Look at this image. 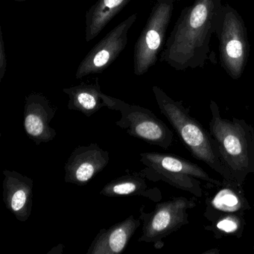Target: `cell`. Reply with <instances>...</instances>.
Wrapping results in <instances>:
<instances>
[{
  "label": "cell",
  "mask_w": 254,
  "mask_h": 254,
  "mask_svg": "<svg viewBox=\"0 0 254 254\" xmlns=\"http://www.w3.org/2000/svg\"><path fill=\"white\" fill-rule=\"evenodd\" d=\"M221 0H194L181 11L161 54V61L178 71L203 68L210 55L222 7ZM215 63V62H214Z\"/></svg>",
  "instance_id": "obj_1"
},
{
  "label": "cell",
  "mask_w": 254,
  "mask_h": 254,
  "mask_svg": "<svg viewBox=\"0 0 254 254\" xmlns=\"http://www.w3.org/2000/svg\"><path fill=\"white\" fill-rule=\"evenodd\" d=\"M209 131L214 149L231 178L243 185L254 174V127L245 120L224 119L215 101L209 105Z\"/></svg>",
  "instance_id": "obj_2"
},
{
  "label": "cell",
  "mask_w": 254,
  "mask_h": 254,
  "mask_svg": "<svg viewBox=\"0 0 254 254\" xmlns=\"http://www.w3.org/2000/svg\"><path fill=\"white\" fill-rule=\"evenodd\" d=\"M152 90L160 112L191 156L207 165L223 179L233 180L217 155L209 131L190 115V110L184 107L182 101L174 100L157 86H154Z\"/></svg>",
  "instance_id": "obj_3"
},
{
  "label": "cell",
  "mask_w": 254,
  "mask_h": 254,
  "mask_svg": "<svg viewBox=\"0 0 254 254\" xmlns=\"http://www.w3.org/2000/svg\"><path fill=\"white\" fill-rule=\"evenodd\" d=\"M140 162L145 169L140 172L145 178L163 181L178 190L191 193L197 197L203 196L200 181L212 187H219L222 181L212 178L195 163L172 154L160 152L140 153Z\"/></svg>",
  "instance_id": "obj_4"
},
{
  "label": "cell",
  "mask_w": 254,
  "mask_h": 254,
  "mask_svg": "<svg viewBox=\"0 0 254 254\" xmlns=\"http://www.w3.org/2000/svg\"><path fill=\"white\" fill-rule=\"evenodd\" d=\"M215 34L219 41L221 66L232 79H239L248 64L251 48L243 18L227 4L221 7Z\"/></svg>",
  "instance_id": "obj_5"
},
{
  "label": "cell",
  "mask_w": 254,
  "mask_h": 254,
  "mask_svg": "<svg viewBox=\"0 0 254 254\" xmlns=\"http://www.w3.org/2000/svg\"><path fill=\"white\" fill-rule=\"evenodd\" d=\"M195 206L194 199L178 197L157 203L151 212L141 206L139 218L143 225L139 242L154 244L157 249L163 248V239L190 223L188 211Z\"/></svg>",
  "instance_id": "obj_6"
},
{
  "label": "cell",
  "mask_w": 254,
  "mask_h": 254,
  "mask_svg": "<svg viewBox=\"0 0 254 254\" xmlns=\"http://www.w3.org/2000/svg\"><path fill=\"white\" fill-rule=\"evenodd\" d=\"M173 9L174 4L157 2L153 7L146 24L135 44V75H144L157 63L158 55L164 46Z\"/></svg>",
  "instance_id": "obj_7"
},
{
  "label": "cell",
  "mask_w": 254,
  "mask_h": 254,
  "mask_svg": "<svg viewBox=\"0 0 254 254\" xmlns=\"http://www.w3.org/2000/svg\"><path fill=\"white\" fill-rule=\"evenodd\" d=\"M118 111L121 119L116 125L130 136L167 150L174 139L172 130L154 113L139 105H129L119 99Z\"/></svg>",
  "instance_id": "obj_8"
},
{
  "label": "cell",
  "mask_w": 254,
  "mask_h": 254,
  "mask_svg": "<svg viewBox=\"0 0 254 254\" xmlns=\"http://www.w3.org/2000/svg\"><path fill=\"white\" fill-rule=\"evenodd\" d=\"M136 20L137 14H131L107 34L81 61L75 78L81 79L87 75L102 73L108 69L126 49L129 31Z\"/></svg>",
  "instance_id": "obj_9"
},
{
  "label": "cell",
  "mask_w": 254,
  "mask_h": 254,
  "mask_svg": "<svg viewBox=\"0 0 254 254\" xmlns=\"http://www.w3.org/2000/svg\"><path fill=\"white\" fill-rule=\"evenodd\" d=\"M109 153L96 143L77 147L65 163V182L87 185L109 163Z\"/></svg>",
  "instance_id": "obj_10"
},
{
  "label": "cell",
  "mask_w": 254,
  "mask_h": 254,
  "mask_svg": "<svg viewBox=\"0 0 254 254\" xmlns=\"http://www.w3.org/2000/svg\"><path fill=\"white\" fill-rule=\"evenodd\" d=\"M55 115L56 109L44 95L32 93L26 96L23 127L28 137L38 145L53 140L57 133L50 124Z\"/></svg>",
  "instance_id": "obj_11"
},
{
  "label": "cell",
  "mask_w": 254,
  "mask_h": 254,
  "mask_svg": "<svg viewBox=\"0 0 254 254\" xmlns=\"http://www.w3.org/2000/svg\"><path fill=\"white\" fill-rule=\"evenodd\" d=\"M251 209L245 196L243 185L235 180L223 179L222 184L212 195L206 198L203 216L213 221L222 215L232 213L245 214Z\"/></svg>",
  "instance_id": "obj_12"
},
{
  "label": "cell",
  "mask_w": 254,
  "mask_h": 254,
  "mask_svg": "<svg viewBox=\"0 0 254 254\" xmlns=\"http://www.w3.org/2000/svg\"><path fill=\"white\" fill-rule=\"evenodd\" d=\"M3 202L21 222L29 219L33 204V181L16 171H3Z\"/></svg>",
  "instance_id": "obj_13"
},
{
  "label": "cell",
  "mask_w": 254,
  "mask_h": 254,
  "mask_svg": "<svg viewBox=\"0 0 254 254\" xmlns=\"http://www.w3.org/2000/svg\"><path fill=\"white\" fill-rule=\"evenodd\" d=\"M63 92L69 96L68 108L79 111L90 117L101 108H108L118 111L119 99L102 93L99 80L94 83H84L64 88Z\"/></svg>",
  "instance_id": "obj_14"
},
{
  "label": "cell",
  "mask_w": 254,
  "mask_h": 254,
  "mask_svg": "<svg viewBox=\"0 0 254 254\" xmlns=\"http://www.w3.org/2000/svg\"><path fill=\"white\" fill-rule=\"evenodd\" d=\"M140 220L130 215L110 228L101 229L89 247L87 254H121L140 226Z\"/></svg>",
  "instance_id": "obj_15"
},
{
  "label": "cell",
  "mask_w": 254,
  "mask_h": 254,
  "mask_svg": "<svg viewBox=\"0 0 254 254\" xmlns=\"http://www.w3.org/2000/svg\"><path fill=\"white\" fill-rule=\"evenodd\" d=\"M100 194L110 197L141 196L154 202L162 199L160 190L149 188L140 173L124 175L113 180L102 188Z\"/></svg>",
  "instance_id": "obj_16"
},
{
  "label": "cell",
  "mask_w": 254,
  "mask_h": 254,
  "mask_svg": "<svg viewBox=\"0 0 254 254\" xmlns=\"http://www.w3.org/2000/svg\"><path fill=\"white\" fill-rule=\"evenodd\" d=\"M130 0H98L86 13L85 38L93 41Z\"/></svg>",
  "instance_id": "obj_17"
},
{
  "label": "cell",
  "mask_w": 254,
  "mask_h": 254,
  "mask_svg": "<svg viewBox=\"0 0 254 254\" xmlns=\"http://www.w3.org/2000/svg\"><path fill=\"white\" fill-rule=\"evenodd\" d=\"M245 214L232 213L220 216L211 222L209 225L204 226L206 231L211 232L216 239L224 237H235L240 239L245 230Z\"/></svg>",
  "instance_id": "obj_18"
},
{
  "label": "cell",
  "mask_w": 254,
  "mask_h": 254,
  "mask_svg": "<svg viewBox=\"0 0 254 254\" xmlns=\"http://www.w3.org/2000/svg\"><path fill=\"white\" fill-rule=\"evenodd\" d=\"M7 64L8 62H7L6 50H5L3 36H2V29H1L0 32V81H2L6 72Z\"/></svg>",
  "instance_id": "obj_19"
},
{
  "label": "cell",
  "mask_w": 254,
  "mask_h": 254,
  "mask_svg": "<svg viewBox=\"0 0 254 254\" xmlns=\"http://www.w3.org/2000/svg\"><path fill=\"white\" fill-rule=\"evenodd\" d=\"M219 253L220 249H218V248H212V249L209 250V251L203 253V254H218Z\"/></svg>",
  "instance_id": "obj_20"
},
{
  "label": "cell",
  "mask_w": 254,
  "mask_h": 254,
  "mask_svg": "<svg viewBox=\"0 0 254 254\" xmlns=\"http://www.w3.org/2000/svg\"><path fill=\"white\" fill-rule=\"evenodd\" d=\"M157 2L160 3H167V4H174L175 2H178L180 0H156Z\"/></svg>",
  "instance_id": "obj_21"
},
{
  "label": "cell",
  "mask_w": 254,
  "mask_h": 254,
  "mask_svg": "<svg viewBox=\"0 0 254 254\" xmlns=\"http://www.w3.org/2000/svg\"><path fill=\"white\" fill-rule=\"evenodd\" d=\"M13 1H16V2H26V1H28V0H13Z\"/></svg>",
  "instance_id": "obj_22"
},
{
  "label": "cell",
  "mask_w": 254,
  "mask_h": 254,
  "mask_svg": "<svg viewBox=\"0 0 254 254\" xmlns=\"http://www.w3.org/2000/svg\"></svg>",
  "instance_id": "obj_23"
}]
</instances>
